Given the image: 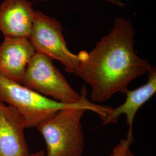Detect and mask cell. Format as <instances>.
Wrapping results in <instances>:
<instances>
[{
  "label": "cell",
  "mask_w": 156,
  "mask_h": 156,
  "mask_svg": "<svg viewBox=\"0 0 156 156\" xmlns=\"http://www.w3.org/2000/svg\"><path fill=\"white\" fill-rule=\"evenodd\" d=\"M134 140L133 134H127L126 138L120 140L113 149L110 156H135L131 149Z\"/></svg>",
  "instance_id": "cell-10"
},
{
  "label": "cell",
  "mask_w": 156,
  "mask_h": 156,
  "mask_svg": "<svg viewBox=\"0 0 156 156\" xmlns=\"http://www.w3.org/2000/svg\"><path fill=\"white\" fill-rule=\"evenodd\" d=\"M30 156H45V151L44 150H40L34 153H32Z\"/></svg>",
  "instance_id": "cell-11"
},
{
  "label": "cell",
  "mask_w": 156,
  "mask_h": 156,
  "mask_svg": "<svg viewBox=\"0 0 156 156\" xmlns=\"http://www.w3.org/2000/svg\"><path fill=\"white\" fill-rule=\"evenodd\" d=\"M21 84L51 100L66 104L80 102L87 94L83 86L79 94L48 57L35 53L28 63Z\"/></svg>",
  "instance_id": "cell-4"
},
{
  "label": "cell",
  "mask_w": 156,
  "mask_h": 156,
  "mask_svg": "<svg viewBox=\"0 0 156 156\" xmlns=\"http://www.w3.org/2000/svg\"><path fill=\"white\" fill-rule=\"evenodd\" d=\"M134 35L130 21L116 18L111 31L93 50L77 55L74 74L91 86L90 98L95 104L106 101L117 93L125 94L129 84L153 67L135 52Z\"/></svg>",
  "instance_id": "cell-1"
},
{
  "label": "cell",
  "mask_w": 156,
  "mask_h": 156,
  "mask_svg": "<svg viewBox=\"0 0 156 156\" xmlns=\"http://www.w3.org/2000/svg\"><path fill=\"white\" fill-rule=\"evenodd\" d=\"M28 39L35 53L61 62L65 70L74 73L78 66V55L67 48L62 26L58 20L40 11H34L33 22Z\"/></svg>",
  "instance_id": "cell-5"
},
{
  "label": "cell",
  "mask_w": 156,
  "mask_h": 156,
  "mask_svg": "<svg viewBox=\"0 0 156 156\" xmlns=\"http://www.w3.org/2000/svg\"><path fill=\"white\" fill-rule=\"evenodd\" d=\"M112 108L91 102L86 97L79 104L63 109L37 127L45 140V156H82L85 146L82 119L86 111L103 120Z\"/></svg>",
  "instance_id": "cell-2"
},
{
  "label": "cell",
  "mask_w": 156,
  "mask_h": 156,
  "mask_svg": "<svg viewBox=\"0 0 156 156\" xmlns=\"http://www.w3.org/2000/svg\"><path fill=\"white\" fill-rule=\"evenodd\" d=\"M34 13L28 0H4L0 5V31L4 37L28 38Z\"/></svg>",
  "instance_id": "cell-8"
},
{
  "label": "cell",
  "mask_w": 156,
  "mask_h": 156,
  "mask_svg": "<svg viewBox=\"0 0 156 156\" xmlns=\"http://www.w3.org/2000/svg\"><path fill=\"white\" fill-rule=\"evenodd\" d=\"M156 92V69L152 67L148 72L147 82L140 87L128 90L125 94L126 99L123 104L112 108L102 120L103 125L117 123L121 115L126 116L127 124L129 127L128 134L133 133V126L136 112Z\"/></svg>",
  "instance_id": "cell-9"
},
{
  "label": "cell",
  "mask_w": 156,
  "mask_h": 156,
  "mask_svg": "<svg viewBox=\"0 0 156 156\" xmlns=\"http://www.w3.org/2000/svg\"><path fill=\"white\" fill-rule=\"evenodd\" d=\"M84 95L83 100L86 97ZM82 101L80 102H82ZM0 102L15 108L22 116L26 128L36 127L63 109L77 105L51 100L0 76Z\"/></svg>",
  "instance_id": "cell-3"
},
{
  "label": "cell",
  "mask_w": 156,
  "mask_h": 156,
  "mask_svg": "<svg viewBox=\"0 0 156 156\" xmlns=\"http://www.w3.org/2000/svg\"><path fill=\"white\" fill-rule=\"evenodd\" d=\"M35 53L28 38L4 37L0 45V76L21 84Z\"/></svg>",
  "instance_id": "cell-7"
},
{
  "label": "cell",
  "mask_w": 156,
  "mask_h": 156,
  "mask_svg": "<svg viewBox=\"0 0 156 156\" xmlns=\"http://www.w3.org/2000/svg\"><path fill=\"white\" fill-rule=\"evenodd\" d=\"M24 121L16 109L0 102V156H30Z\"/></svg>",
  "instance_id": "cell-6"
}]
</instances>
